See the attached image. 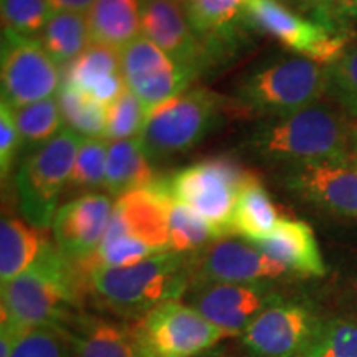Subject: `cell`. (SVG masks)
<instances>
[{
  "instance_id": "1",
  "label": "cell",
  "mask_w": 357,
  "mask_h": 357,
  "mask_svg": "<svg viewBox=\"0 0 357 357\" xmlns=\"http://www.w3.org/2000/svg\"><path fill=\"white\" fill-rule=\"evenodd\" d=\"M352 129L328 102H314L291 114L266 119L248 137V149L284 167L351 160Z\"/></svg>"
},
{
  "instance_id": "2",
  "label": "cell",
  "mask_w": 357,
  "mask_h": 357,
  "mask_svg": "<svg viewBox=\"0 0 357 357\" xmlns=\"http://www.w3.org/2000/svg\"><path fill=\"white\" fill-rule=\"evenodd\" d=\"M84 284L98 305L136 321L164 303L181 300L192 284V255L164 252L134 265L95 268Z\"/></svg>"
},
{
  "instance_id": "3",
  "label": "cell",
  "mask_w": 357,
  "mask_h": 357,
  "mask_svg": "<svg viewBox=\"0 0 357 357\" xmlns=\"http://www.w3.org/2000/svg\"><path fill=\"white\" fill-rule=\"evenodd\" d=\"M169 178L121 195L116 200L105 238L86 261L101 266H128L169 250ZM88 268V270H89Z\"/></svg>"
},
{
  "instance_id": "4",
  "label": "cell",
  "mask_w": 357,
  "mask_h": 357,
  "mask_svg": "<svg viewBox=\"0 0 357 357\" xmlns=\"http://www.w3.org/2000/svg\"><path fill=\"white\" fill-rule=\"evenodd\" d=\"M82 284L68 261L48 240L40 257L24 273L2 283L0 321L22 333L43 326L60 328L66 307L77 303Z\"/></svg>"
},
{
  "instance_id": "5",
  "label": "cell",
  "mask_w": 357,
  "mask_h": 357,
  "mask_svg": "<svg viewBox=\"0 0 357 357\" xmlns=\"http://www.w3.org/2000/svg\"><path fill=\"white\" fill-rule=\"evenodd\" d=\"M328 66L296 56L261 66L236 88L235 105L268 119L291 114L328 93Z\"/></svg>"
},
{
  "instance_id": "6",
  "label": "cell",
  "mask_w": 357,
  "mask_h": 357,
  "mask_svg": "<svg viewBox=\"0 0 357 357\" xmlns=\"http://www.w3.org/2000/svg\"><path fill=\"white\" fill-rule=\"evenodd\" d=\"M260 178L230 155L204 159L169 177L172 197L197 212L215 238L229 236L236 200L245 187Z\"/></svg>"
},
{
  "instance_id": "7",
  "label": "cell",
  "mask_w": 357,
  "mask_h": 357,
  "mask_svg": "<svg viewBox=\"0 0 357 357\" xmlns=\"http://www.w3.org/2000/svg\"><path fill=\"white\" fill-rule=\"evenodd\" d=\"M225 101L205 88H189L147 113L137 141L149 160H164L197 146L220 121Z\"/></svg>"
},
{
  "instance_id": "8",
  "label": "cell",
  "mask_w": 357,
  "mask_h": 357,
  "mask_svg": "<svg viewBox=\"0 0 357 357\" xmlns=\"http://www.w3.org/2000/svg\"><path fill=\"white\" fill-rule=\"evenodd\" d=\"M83 137L63 129L58 136L22 160L15 176L20 211L37 229L52 225L60 192L68 185Z\"/></svg>"
},
{
  "instance_id": "9",
  "label": "cell",
  "mask_w": 357,
  "mask_h": 357,
  "mask_svg": "<svg viewBox=\"0 0 357 357\" xmlns=\"http://www.w3.org/2000/svg\"><path fill=\"white\" fill-rule=\"evenodd\" d=\"M136 357H197L230 337L190 305L167 301L129 328Z\"/></svg>"
},
{
  "instance_id": "10",
  "label": "cell",
  "mask_w": 357,
  "mask_h": 357,
  "mask_svg": "<svg viewBox=\"0 0 357 357\" xmlns=\"http://www.w3.org/2000/svg\"><path fill=\"white\" fill-rule=\"evenodd\" d=\"M243 22L248 29L270 35L291 52L324 66L336 63L349 50V32H337L307 20L281 0H248Z\"/></svg>"
},
{
  "instance_id": "11",
  "label": "cell",
  "mask_w": 357,
  "mask_h": 357,
  "mask_svg": "<svg viewBox=\"0 0 357 357\" xmlns=\"http://www.w3.org/2000/svg\"><path fill=\"white\" fill-rule=\"evenodd\" d=\"M2 101L10 108L53 98L61 88L58 63L38 38L2 30Z\"/></svg>"
},
{
  "instance_id": "12",
  "label": "cell",
  "mask_w": 357,
  "mask_h": 357,
  "mask_svg": "<svg viewBox=\"0 0 357 357\" xmlns=\"http://www.w3.org/2000/svg\"><path fill=\"white\" fill-rule=\"evenodd\" d=\"M321 319L305 303L278 298L240 334L252 357H301Z\"/></svg>"
},
{
  "instance_id": "13",
  "label": "cell",
  "mask_w": 357,
  "mask_h": 357,
  "mask_svg": "<svg viewBox=\"0 0 357 357\" xmlns=\"http://www.w3.org/2000/svg\"><path fill=\"white\" fill-rule=\"evenodd\" d=\"M119 56L126 88L144 102L147 111L184 93L195 79L144 35L123 47Z\"/></svg>"
},
{
  "instance_id": "14",
  "label": "cell",
  "mask_w": 357,
  "mask_h": 357,
  "mask_svg": "<svg viewBox=\"0 0 357 357\" xmlns=\"http://www.w3.org/2000/svg\"><path fill=\"white\" fill-rule=\"evenodd\" d=\"M283 275H288L287 268L243 240L223 236L192 255L194 287L208 283H265Z\"/></svg>"
},
{
  "instance_id": "15",
  "label": "cell",
  "mask_w": 357,
  "mask_h": 357,
  "mask_svg": "<svg viewBox=\"0 0 357 357\" xmlns=\"http://www.w3.org/2000/svg\"><path fill=\"white\" fill-rule=\"evenodd\" d=\"M283 184L296 197L326 212L357 218V167L352 160L287 167Z\"/></svg>"
},
{
  "instance_id": "16",
  "label": "cell",
  "mask_w": 357,
  "mask_h": 357,
  "mask_svg": "<svg viewBox=\"0 0 357 357\" xmlns=\"http://www.w3.org/2000/svg\"><path fill=\"white\" fill-rule=\"evenodd\" d=\"M111 195L84 194L61 205L53 218V238L61 257L79 265L96 253L113 213Z\"/></svg>"
},
{
  "instance_id": "17",
  "label": "cell",
  "mask_w": 357,
  "mask_h": 357,
  "mask_svg": "<svg viewBox=\"0 0 357 357\" xmlns=\"http://www.w3.org/2000/svg\"><path fill=\"white\" fill-rule=\"evenodd\" d=\"M278 298L266 283H208L195 284L190 306L218 329L238 336Z\"/></svg>"
},
{
  "instance_id": "18",
  "label": "cell",
  "mask_w": 357,
  "mask_h": 357,
  "mask_svg": "<svg viewBox=\"0 0 357 357\" xmlns=\"http://www.w3.org/2000/svg\"><path fill=\"white\" fill-rule=\"evenodd\" d=\"M142 33L194 78L207 71L204 43L182 0H142Z\"/></svg>"
},
{
  "instance_id": "19",
  "label": "cell",
  "mask_w": 357,
  "mask_h": 357,
  "mask_svg": "<svg viewBox=\"0 0 357 357\" xmlns=\"http://www.w3.org/2000/svg\"><path fill=\"white\" fill-rule=\"evenodd\" d=\"M63 83L109 106L128 89L121 73L119 50L91 42L77 60L66 66Z\"/></svg>"
},
{
  "instance_id": "20",
  "label": "cell",
  "mask_w": 357,
  "mask_h": 357,
  "mask_svg": "<svg viewBox=\"0 0 357 357\" xmlns=\"http://www.w3.org/2000/svg\"><path fill=\"white\" fill-rule=\"evenodd\" d=\"M253 245L271 260L287 268L288 273L301 276H324L326 273L314 231L303 220L281 218L266 238Z\"/></svg>"
},
{
  "instance_id": "21",
  "label": "cell",
  "mask_w": 357,
  "mask_h": 357,
  "mask_svg": "<svg viewBox=\"0 0 357 357\" xmlns=\"http://www.w3.org/2000/svg\"><path fill=\"white\" fill-rule=\"evenodd\" d=\"M91 42L121 50L142 32V0H96L88 15Z\"/></svg>"
},
{
  "instance_id": "22",
  "label": "cell",
  "mask_w": 357,
  "mask_h": 357,
  "mask_svg": "<svg viewBox=\"0 0 357 357\" xmlns=\"http://www.w3.org/2000/svg\"><path fill=\"white\" fill-rule=\"evenodd\" d=\"M155 177L149 158L137 137L109 141L105 181V189L109 195L121 197L128 192L153 185Z\"/></svg>"
},
{
  "instance_id": "23",
  "label": "cell",
  "mask_w": 357,
  "mask_h": 357,
  "mask_svg": "<svg viewBox=\"0 0 357 357\" xmlns=\"http://www.w3.org/2000/svg\"><path fill=\"white\" fill-rule=\"evenodd\" d=\"M48 238L42 229L15 217L0 222V280L7 283L24 273L40 257Z\"/></svg>"
},
{
  "instance_id": "24",
  "label": "cell",
  "mask_w": 357,
  "mask_h": 357,
  "mask_svg": "<svg viewBox=\"0 0 357 357\" xmlns=\"http://www.w3.org/2000/svg\"><path fill=\"white\" fill-rule=\"evenodd\" d=\"M280 220L278 208L258 181L240 192L231 215L230 234L243 236L248 242L255 243L258 240L266 238Z\"/></svg>"
},
{
  "instance_id": "25",
  "label": "cell",
  "mask_w": 357,
  "mask_h": 357,
  "mask_svg": "<svg viewBox=\"0 0 357 357\" xmlns=\"http://www.w3.org/2000/svg\"><path fill=\"white\" fill-rule=\"evenodd\" d=\"M75 357H136L129 329L105 319L82 321L68 333Z\"/></svg>"
},
{
  "instance_id": "26",
  "label": "cell",
  "mask_w": 357,
  "mask_h": 357,
  "mask_svg": "<svg viewBox=\"0 0 357 357\" xmlns=\"http://www.w3.org/2000/svg\"><path fill=\"white\" fill-rule=\"evenodd\" d=\"M40 42L58 65H70L91 45L88 19L77 12H53Z\"/></svg>"
},
{
  "instance_id": "27",
  "label": "cell",
  "mask_w": 357,
  "mask_h": 357,
  "mask_svg": "<svg viewBox=\"0 0 357 357\" xmlns=\"http://www.w3.org/2000/svg\"><path fill=\"white\" fill-rule=\"evenodd\" d=\"M63 123L82 137H102L106 132L108 106L79 89L63 83L56 93Z\"/></svg>"
},
{
  "instance_id": "28",
  "label": "cell",
  "mask_w": 357,
  "mask_h": 357,
  "mask_svg": "<svg viewBox=\"0 0 357 357\" xmlns=\"http://www.w3.org/2000/svg\"><path fill=\"white\" fill-rule=\"evenodd\" d=\"M12 114L20 132L22 144L30 151L38 149L63 131V116L55 96L12 108Z\"/></svg>"
},
{
  "instance_id": "29",
  "label": "cell",
  "mask_w": 357,
  "mask_h": 357,
  "mask_svg": "<svg viewBox=\"0 0 357 357\" xmlns=\"http://www.w3.org/2000/svg\"><path fill=\"white\" fill-rule=\"evenodd\" d=\"M212 240H217L207 222L185 204L169 200V250L177 253H199Z\"/></svg>"
},
{
  "instance_id": "30",
  "label": "cell",
  "mask_w": 357,
  "mask_h": 357,
  "mask_svg": "<svg viewBox=\"0 0 357 357\" xmlns=\"http://www.w3.org/2000/svg\"><path fill=\"white\" fill-rule=\"evenodd\" d=\"M187 17L199 37L225 33L238 29L248 0H182Z\"/></svg>"
},
{
  "instance_id": "31",
  "label": "cell",
  "mask_w": 357,
  "mask_h": 357,
  "mask_svg": "<svg viewBox=\"0 0 357 357\" xmlns=\"http://www.w3.org/2000/svg\"><path fill=\"white\" fill-rule=\"evenodd\" d=\"M301 357H357V316L321 319Z\"/></svg>"
},
{
  "instance_id": "32",
  "label": "cell",
  "mask_w": 357,
  "mask_h": 357,
  "mask_svg": "<svg viewBox=\"0 0 357 357\" xmlns=\"http://www.w3.org/2000/svg\"><path fill=\"white\" fill-rule=\"evenodd\" d=\"M109 141L102 137H83L77 162L71 172L66 190L84 195L91 190L105 187L106 160H108Z\"/></svg>"
},
{
  "instance_id": "33",
  "label": "cell",
  "mask_w": 357,
  "mask_h": 357,
  "mask_svg": "<svg viewBox=\"0 0 357 357\" xmlns=\"http://www.w3.org/2000/svg\"><path fill=\"white\" fill-rule=\"evenodd\" d=\"M147 108L139 98L132 91L123 93L118 100L108 106V118H106V141L134 139L144 128L147 119Z\"/></svg>"
},
{
  "instance_id": "34",
  "label": "cell",
  "mask_w": 357,
  "mask_h": 357,
  "mask_svg": "<svg viewBox=\"0 0 357 357\" xmlns=\"http://www.w3.org/2000/svg\"><path fill=\"white\" fill-rule=\"evenodd\" d=\"M53 8L48 0H0L3 29L35 38L43 32Z\"/></svg>"
},
{
  "instance_id": "35",
  "label": "cell",
  "mask_w": 357,
  "mask_h": 357,
  "mask_svg": "<svg viewBox=\"0 0 357 357\" xmlns=\"http://www.w3.org/2000/svg\"><path fill=\"white\" fill-rule=\"evenodd\" d=\"M328 93L342 113L357 118V45L328 66Z\"/></svg>"
},
{
  "instance_id": "36",
  "label": "cell",
  "mask_w": 357,
  "mask_h": 357,
  "mask_svg": "<svg viewBox=\"0 0 357 357\" xmlns=\"http://www.w3.org/2000/svg\"><path fill=\"white\" fill-rule=\"evenodd\" d=\"M71 347L63 328L43 326L25 333L10 357H71Z\"/></svg>"
},
{
  "instance_id": "37",
  "label": "cell",
  "mask_w": 357,
  "mask_h": 357,
  "mask_svg": "<svg viewBox=\"0 0 357 357\" xmlns=\"http://www.w3.org/2000/svg\"><path fill=\"white\" fill-rule=\"evenodd\" d=\"M22 146V137L13 119L12 108L7 102H0V174L6 178L10 172L13 159Z\"/></svg>"
},
{
  "instance_id": "38",
  "label": "cell",
  "mask_w": 357,
  "mask_h": 357,
  "mask_svg": "<svg viewBox=\"0 0 357 357\" xmlns=\"http://www.w3.org/2000/svg\"><path fill=\"white\" fill-rule=\"evenodd\" d=\"M336 6H337V0H306L305 10H310L312 13V17H314L312 20L334 30L333 15H334V8H336Z\"/></svg>"
},
{
  "instance_id": "39",
  "label": "cell",
  "mask_w": 357,
  "mask_h": 357,
  "mask_svg": "<svg viewBox=\"0 0 357 357\" xmlns=\"http://www.w3.org/2000/svg\"><path fill=\"white\" fill-rule=\"evenodd\" d=\"M96 0H48L55 12H77L84 13L89 12Z\"/></svg>"
},
{
  "instance_id": "40",
  "label": "cell",
  "mask_w": 357,
  "mask_h": 357,
  "mask_svg": "<svg viewBox=\"0 0 357 357\" xmlns=\"http://www.w3.org/2000/svg\"><path fill=\"white\" fill-rule=\"evenodd\" d=\"M351 160L352 164L357 167V129L352 132V151H351Z\"/></svg>"
},
{
  "instance_id": "41",
  "label": "cell",
  "mask_w": 357,
  "mask_h": 357,
  "mask_svg": "<svg viewBox=\"0 0 357 357\" xmlns=\"http://www.w3.org/2000/svg\"><path fill=\"white\" fill-rule=\"evenodd\" d=\"M283 2H289V3H293V6L300 7L301 10H305V7H306V0H283Z\"/></svg>"
},
{
  "instance_id": "42",
  "label": "cell",
  "mask_w": 357,
  "mask_h": 357,
  "mask_svg": "<svg viewBox=\"0 0 357 357\" xmlns=\"http://www.w3.org/2000/svg\"><path fill=\"white\" fill-rule=\"evenodd\" d=\"M197 357H225V356H220V354H200V356H197Z\"/></svg>"
}]
</instances>
